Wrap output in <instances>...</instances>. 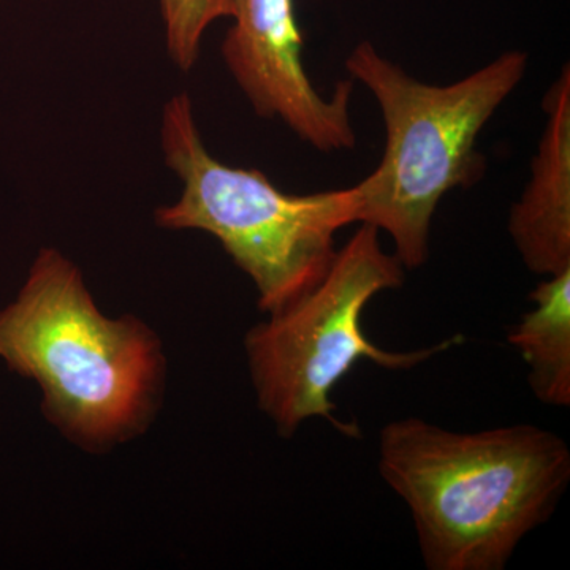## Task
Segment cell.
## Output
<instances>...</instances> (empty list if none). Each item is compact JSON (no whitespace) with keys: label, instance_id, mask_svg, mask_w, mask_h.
Instances as JSON below:
<instances>
[{"label":"cell","instance_id":"1","mask_svg":"<svg viewBox=\"0 0 570 570\" xmlns=\"http://www.w3.org/2000/svg\"><path fill=\"white\" fill-rule=\"evenodd\" d=\"M379 474L403 499L430 570H502L550 520L570 482L568 442L535 425L456 433L390 422Z\"/></svg>","mask_w":570,"mask_h":570},{"label":"cell","instance_id":"2","mask_svg":"<svg viewBox=\"0 0 570 570\" xmlns=\"http://www.w3.org/2000/svg\"><path fill=\"white\" fill-rule=\"evenodd\" d=\"M0 360L33 379L45 414L92 449L141 431L163 377L156 336L134 317H105L77 266L55 249L41 250L0 311Z\"/></svg>","mask_w":570,"mask_h":570},{"label":"cell","instance_id":"3","mask_svg":"<svg viewBox=\"0 0 570 570\" xmlns=\"http://www.w3.org/2000/svg\"><path fill=\"white\" fill-rule=\"evenodd\" d=\"M527 52L508 51L448 86L428 85L384 58L370 41L347 56L352 80L365 85L382 111L385 151L355 184L356 223L385 232L404 269L430 257L431 223L442 198L480 181L487 160L479 135L528 71Z\"/></svg>","mask_w":570,"mask_h":570},{"label":"cell","instance_id":"4","mask_svg":"<svg viewBox=\"0 0 570 570\" xmlns=\"http://www.w3.org/2000/svg\"><path fill=\"white\" fill-rule=\"evenodd\" d=\"M163 148L183 193L176 204L157 209V224L219 239L253 279L265 313H276L309 292L335 258L337 232L356 223L355 186L288 194L261 170L219 163L202 140L186 92L165 105Z\"/></svg>","mask_w":570,"mask_h":570},{"label":"cell","instance_id":"5","mask_svg":"<svg viewBox=\"0 0 570 570\" xmlns=\"http://www.w3.org/2000/svg\"><path fill=\"white\" fill-rule=\"evenodd\" d=\"M404 266L381 245V232L362 227L337 249L325 276L294 303L269 314L247 333L245 346L258 406L284 438L303 422L325 419L347 438L356 425L335 417L330 393L362 360L390 371H409L461 343L396 352L371 343L363 313L374 296L404 284Z\"/></svg>","mask_w":570,"mask_h":570},{"label":"cell","instance_id":"6","mask_svg":"<svg viewBox=\"0 0 570 570\" xmlns=\"http://www.w3.org/2000/svg\"><path fill=\"white\" fill-rule=\"evenodd\" d=\"M224 61L261 118L281 119L321 153L347 151L356 142L351 100L354 80L332 96L314 88L302 61L303 37L294 0H232Z\"/></svg>","mask_w":570,"mask_h":570},{"label":"cell","instance_id":"7","mask_svg":"<svg viewBox=\"0 0 570 570\" xmlns=\"http://www.w3.org/2000/svg\"><path fill=\"white\" fill-rule=\"evenodd\" d=\"M546 129L531 164L530 183L509 216V235L534 275L570 269V69L543 100Z\"/></svg>","mask_w":570,"mask_h":570},{"label":"cell","instance_id":"8","mask_svg":"<svg viewBox=\"0 0 570 570\" xmlns=\"http://www.w3.org/2000/svg\"><path fill=\"white\" fill-rule=\"evenodd\" d=\"M534 307L510 330V346L527 363L540 403L570 406V269L549 276L530 294Z\"/></svg>","mask_w":570,"mask_h":570},{"label":"cell","instance_id":"9","mask_svg":"<svg viewBox=\"0 0 570 570\" xmlns=\"http://www.w3.org/2000/svg\"><path fill=\"white\" fill-rule=\"evenodd\" d=\"M168 56L189 71L200 56L202 39L214 21L232 17V0H160Z\"/></svg>","mask_w":570,"mask_h":570}]
</instances>
